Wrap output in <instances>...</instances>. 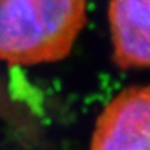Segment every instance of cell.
<instances>
[{"label":"cell","instance_id":"1","mask_svg":"<svg viewBox=\"0 0 150 150\" xmlns=\"http://www.w3.org/2000/svg\"><path fill=\"white\" fill-rule=\"evenodd\" d=\"M86 22V0H0V60L33 66L64 59Z\"/></svg>","mask_w":150,"mask_h":150},{"label":"cell","instance_id":"2","mask_svg":"<svg viewBox=\"0 0 150 150\" xmlns=\"http://www.w3.org/2000/svg\"><path fill=\"white\" fill-rule=\"evenodd\" d=\"M90 150H150V86L128 87L108 102Z\"/></svg>","mask_w":150,"mask_h":150},{"label":"cell","instance_id":"3","mask_svg":"<svg viewBox=\"0 0 150 150\" xmlns=\"http://www.w3.org/2000/svg\"><path fill=\"white\" fill-rule=\"evenodd\" d=\"M108 20L116 64L150 68V0H110Z\"/></svg>","mask_w":150,"mask_h":150}]
</instances>
